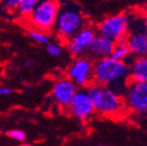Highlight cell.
Instances as JSON below:
<instances>
[{
    "mask_svg": "<svg viewBox=\"0 0 147 146\" xmlns=\"http://www.w3.org/2000/svg\"><path fill=\"white\" fill-rule=\"evenodd\" d=\"M130 82L129 64L125 62L105 57L95 60L93 66V83L106 87L123 95Z\"/></svg>",
    "mask_w": 147,
    "mask_h": 146,
    "instance_id": "1",
    "label": "cell"
},
{
    "mask_svg": "<svg viewBox=\"0 0 147 146\" xmlns=\"http://www.w3.org/2000/svg\"><path fill=\"white\" fill-rule=\"evenodd\" d=\"M86 89L93 101L95 112L101 116L117 119L127 110L124 97L117 92L94 83Z\"/></svg>",
    "mask_w": 147,
    "mask_h": 146,
    "instance_id": "2",
    "label": "cell"
},
{
    "mask_svg": "<svg viewBox=\"0 0 147 146\" xmlns=\"http://www.w3.org/2000/svg\"><path fill=\"white\" fill-rule=\"evenodd\" d=\"M85 26V20L78 7L67 4L59 7L53 29L61 40L67 41Z\"/></svg>",
    "mask_w": 147,
    "mask_h": 146,
    "instance_id": "3",
    "label": "cell"
},
{
    "mask_svg": "<svg viewBox=\"0 0 147 146\" xmlns=\"http://www.w3.org/2000/svg\"><path fill=\"white\" fill-rule=\"evenodd\" d=\"M59 7L58 0H40L34 10L27 18L28 22L33 29L47 32L54 27Z\"/></svg>",
    "mask_w": 147,
    "mask_h": 146,
    "instance_id": "4",
    "label": "cell"
},
{
    "mask_svg": "<svg viewBox=\"0 0 147 146\" xmlns=\"http://www.w3.org/2000/svg\"><path fill=\"white\" fill-rule=\"evenodd\" d=\"M126 42L133 57L147 56V36L143 30V16H134L132 20L129 16V30Z\"/></svg>",
    "mask_w": 147,
    "mask_h": 146,
    "instance_id": "5",
    "label": "cell"
},
{
    "mask_svg": "<svg viewBox=\"0 0 147 146\" xmlns=\"http://www.w3.org/2000/svg\"><path fill=\"white\" fill-rule=\"evenodd\" d=\"M129 30V16L119 14L107 16L97 26V34L102 35L111 41L117 42L125 39Z\"/></svg>",
    "mask_w": 147,
    "mask_h": 146,
    "instance_id": "6",
    "label": "cell"
},
{
    "mask_svg": "<svg viewBox=\"0 0 147 146\" xmlns=\"http://www.w3.org/2000/svg\"><path fill=\"white\" fill-rule=\"evenodd\" d=\"M94 62L90 57H77L67 70V78L77 87L87 88L93 84Z\"/></svg>",
    "mask_w": 147,
    "mask_h": 146,
    "instance_id": "7",
    "label": "cell"
},
{
    "mask_svg": "<svg viewBox=\"0 0 147 146\" xmlns=\"http://www.w3.org/2000/svg\"><path fill=\"white\" fill-rule=\"evenodd\" d=\"M123 97L127 110L136 114H147V83L130 81Z\"/></svg>",
    "mask_w": 147,
    "mask_h": 146,
    "instance_id": "8",
    "label": "cell"
},
{
    "mask_svg": "<svg viewBox=\"0 0 147 146\" xmlns=\"http://www.w3.org/2000/svg\"><path fill=\"white\" fill-rule=\"evenodd\" d=\"M97 35L96 29L91 26L83 27L78 33L67 41V49L73 56L83 57L88 54L92 43Z\"/></svg>",
    "mask_w": 147,
    "mask_h": 146,
    "instance_id": "9",
    "label": "cell"
},
{
    "mask_svg": "<svg viewBox=\"0 0 147 146\" xmlns=\"http://www.w3.org/2000/svg\"><path fill=\"white\" fill-rule=\"evenodd\" d=\"M69 112L80 121H88L95 114L93 101L90 98L86 88L78 89L67 106Z\"/></svg>",
    "mask_w": 147,
    "mask_h": 146,
    "instance_id": "10",
    "label": "cell"
},
{
    "mask_svg": "<svg viewBox=\"0 0 147 146\" xmlns=\"http://www.w3.org/2000/svg\"><path fill=\"white\" fill-rule=\"evenodd\" d=\"M78 87L67 77L60 78L55 81L52 87V98L61 107H67L69 105L74 95L78 91Z\"/></svg>",
    "mask_w": 147,
    "mask_h": 146,
    "instance_id": "11",
    "label": "cell"
},
{
    "mask_svg": "<svg viewBox=\"0 0 147 146\" xmlns=\"http://www.w3.org/2000/svg\"><path fill=\"white\" fill-rule=\"evenodd\" d=\"M113 45H115V42L111 41L110 39L97 34L90 47L88 54L91 56V58L95 60L109 57L113 52Z\"/></svg>",
    "mask_w": 147,
    "mask_h": 146,
    "instance_id": "12",
    "label": "cell"
},
{
    "mask_svg": "<svg viewBox=\"0 0 147 146\" xmlns=\"http://www.w3.org/2000/svg\"><path fill=\"white\" fill-rule=\"evenodd\" d=\"M128 64L131 82L147 83L146 57H133Z\"/></svg>",
    "mask_w": 147,
    "mask_h": 146,
    "instance_id": "13",
    "label": "cell"
},
{
    "mask_svg": "<svg viewBox=\"0 0 147 146\" xmlns=\"http://www.w3.org/2000/svg\"><path fill=\"white\" fill-rule=\"evenodd\" d=\"M110 57L115 60L125 62L127 64H129V62H131L133 56H132L131 51H130V49L128 47L126 39H122V40H119V41L115 42L113 52H111Z\"/></svg>",
    "mask_w": 147,
    "mask_h": 146,
    "instance_id": "14",
    "label": "cell"
},
{
    "mask_svg": "<svg viewBox=\"0 0 147 146\" xmlns=\"http://www.w3.org/2000/svg\"><path fill=\"white\" fill-rule=\"evenodd\" d=\"M39 2L40 0H20L16 12L22 18H28Z\"/></svg>",
    "mask_w": 147,
    "mask_h": 146,
    "instance_id": "15",
    "label": "cell"
},
{
    "mask_svg": "<svg viewBox=\"0 0 147 146\" xmlns=\"http://www.w3.org/2000/svg\"><path fill=\"white\" fill-rule=\"evenodd\" d=\"M29 37L32 39L33 41L39 44H48L50 42V37L46 32L40 30H36V29H32L29 31Z\"/></svg>",
    "mask_w": 147,
    "mask_h": 146,
    "instance_id": "16",
    "label": "cell"
},
{
    "mask_svg": "<svg viewBox=\"0 0 147 146\" xmlns=\"http://www.w3.org/2000/svg\"><path fill=\"white\" fill-rule=\"evenodd\" d=\"M46 51L50 56L52 57H58L61 55L62 53V47L58 43L55 42H49L48 44H46Z\"/></svg>",
    "mask_w": 147,
    "mask_h": 146,
    "instance_id": "17",
    "label": "cell"
},
{
    "mask_svg": "<svg viewBox=\"0 0 147 146\" xmlns=\"http://www.w3.org/2000/svg\"><path fill=\"white\" fill-rule=\"evenodd\" d=\"M7 137L10 138V139H13L16 140V141H24L26 139V134L25 132L21 130H10V131H7L5 133Z\"/></svg>",
    "mask_w": 147,
    "mask_h": 146,
    "instance_id": "18",
    "label": "cell"
},
{
    "mask_svg": "<svg viewBox=\"0 0 147 146\" xmlns=\"http://www.w3.org/2000/svg\"><path fill=\"white\" fill-rule=\"evenodd\" d=\"M18 3H20V0H1V4L8 11L16 12V8L18 6Z\"/></svg>",
    "mask_w": 147,
    "mask_h": 146,
    "instance_id": "19",
    "label": "cell"
},
{
    "mask_svg": "<svg viewBox=\"0 0 147 146\" xmlns=\"http://www.w3.org/2000/svg\"><path fill=\"white\" fill-rule=\"evenodd\" d=\"M12 90L9 87H0V96H7L11 94Z\"/></svg>",
    "mask_w": 147,
    "mask_h": 146,
    "instance_id": "20",
    "label": "cell"
},
{
    "mask_svg": "<svg viewBox=\"0 0 147 146\" xmlns=\"http://www.w3.org/2000/svg\"><path fill=\"white\" fill-rule=\"evenodd\" d=\"M143 30H144L145 35L147 36V11L143 14Z\"/></svg>",
    "mask_w": 147,
    "mask_h": 146,
    "instance_id": "21",
    "label": "cell"
},
{
    "mask_svg": "<svg viewBox=\"0 0 147 146\" xmlns=\"http://www.w3.org/2000/svg\"><path fill=\"white\" fill-rule=\"evenodd\" d=\"M33 64H34V62H33L32 60H28V62H25V66H26V68H29V66H31Z\"/></svg>",
    "mask_w": 147,
    "mask_h": 146,
    "instance_id": "22",
    "label": "cell"
},
{
    "mask_svg": "<svg viewBox=\"0 0 147 146\" xmlns=\"http://www.w3.org/2000/svg\"><path fill=\"white\" fill-rule=\"evenodd\" d=\"M20 146H32L31 144H22V145H20Z\"/></svg>",
    "mask_w": 147,
    "mask_h": 146,
    "instance_id": "23",
    "label": "cell"
},
{
    "mask_svg": "<svg viewBox=\"0 0 147 146\" xmlns=\"http://www.w3.org/2000/svg\"><path fill=\"white\" fill-rule=\"evenodd\" d=\"M1 134H2V129L0 128V135H1Z\"/></svg>",
    "mask_w": 147,
    "mask_h": 146,
    "instance_id": "24",
    "label": "cell"
},
{
    "mask_svg": "<svg viewBox=\"0 0 147 146\" xmlns=\"http://www.w3.org/2000/svg\"><path fill=\"white\" fill-rule=\"evenodd\" d=\"M146 11H147V5H146Z\"/></svg>",
    "mask_w": 147,
    "mask_h": 146,
    "instance_id": "25",
    "label": "cell"
},
{
    "mask_svg": "<svg viewBox=\"0 0 147 146\" xmlns=\"http://www.w3.org/2000/svg\"><path fill=\"white\" fill-rule=\"evenodd\" d=\"M146 59H147V56H146Z\"/></svg>",
    "mask_w": 147,
    "mask_h": 146,
    "instance_id": "26",
    "label": "cell"
},
{
    "mask_svg": "<svg viewBox=\"0 0 147 146\" xmlns=\"http://www.w3.org/2000/svg\"><path fill=\"white\" fill-rule=\"evenodd\" d=\"M0 2H1V0H0Z\"/></svg>",
    "mask_w": 147,
    "mask_h": 146,
    "instance_id": "27",
    "label": "cell"
}]
</instances>
